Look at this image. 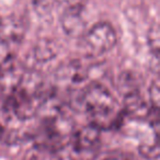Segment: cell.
<instances>
[{
    "instance_id": "6da1fadb",
    "label": "cell",
    "mask_w": 160,
    "mask_h": 160,
    "mask_svg": "<svg viewBox=\"0 0 160 160\" xmlns=\"http://www.w3.org/2000/svg\"><path fill=\"white\" fill-rule=\"evenodd\" d=\"M79 104L90 120V124L100 131L115 127L122 121L123 110L114 96L99 82H91L80 91Z\"/></svg>"
},
{
    "instance_id": "7a4b0ae2",
    "label": "cell",
    "mask_w": 160,
    "mask_h": 160,
    "mask_svg": "<svg viewBox=\"0 0 160 160\" xmlns=\"http://www.w3.org/2000/svg\"><path fill=\"white\" fill-rule=\"evenodd\" d=\"M81 48L89 56H100L108 53L118 42L114 28L108 22H99L85 32L81 38Z\"/></svg>"
},
{
    "instance_id": "3957f363",
    "label": "cell",
    "mask_w": 160,
    "mask_h": 160,
    "mask_svg": "<svg viewBox=\"0 0 160 160\" xmlns=\"http://www.w3.org/2000/svg\"><path fill=\"white\" fill-rule=\"evenodd\" d=\"M89 77L88 70L78 60H72L64 64L58 68L56 72V80L60 87L66 89H71L76 86L82 85Z\"/></svg>"
},
{
    "instance_id": "277c9868",
    "label": "cell",
    "mask_w": 160,
    "mask_h": 160,
    "mask_svg": "<svg viewBox=\"0 0 160 160\" xmlns=\"http://www.w3.org/2000/svg\"><path fill=\"white\" fill-rule=\"evenodd\" d=\"M25 34V25L20 18L9 16L0 21V42L14 47L22 42Z\"/></svg>"
},
{
    "instance_id": "5b68a950",
    "label": "cell",
    "mask_w": 160,
    "mask_h": 160,
    "mask_svg": "<svg viewBox=\"0 0 160 160\" xmlns=\"http://www.w3.org/2000/svg\"><path fill=\"white\" fill-rule=\"evenodd\" d=\"M60 22L64 32L70 38H80L87 31L86 20L83 18V9L64 10Z\"/></svg>"
},
{
    "instance_id": "8992f818",
    "label": "cell",
    "mask_w": 160,
    "mask_h": 160,
    "mask_svg": "<svg viewBox=\"0 0 160 160\" xmlns=\"http://www.w3.org/2000/svg\"><path fill=\"white\" fill-rule=\"evenodd\" d=\"M57 54V47L55 43L48 40L41 41L38 43L34 48V58L40 62H45L56 57Z\"/></svg>"
},
{
    "instance_id": "52a82bcc",
    "label": "cell",
    "mask_w": 160,
    "mask_h": 160,
    "mask_svg": "<svg viewBox=\"0 0 160 160\" xmlns=\"http://www.w3.org/2000/svg\"><path fill=\"white\" fill-rule=\"evenodd\" d=\"M118 85L123 97L139 92V82L133 72H123L118 79Z\"/></svg>"
},
{
    "instance_id": "ba28073f",
    "label": "cell",
    "mask_w": 160,
    "mask_h": 160,
    "mask_svg": "<svg viewBox=\"0 0 160 160\" xmlns=\"http://www.w3.org/2000/svg\"><path fill=\"white\" fill-rule=\"evenodd\" d=\"M139 153L146 159L156 160L159 156V148H158L157 137H155L152 140H147L142 142L139 146Z\"/></svg>"
},
{
    "instance_id": "9c48e42d",
    "label": "cell",
    "mask_w": 160,
    "mask_h": 160,
    "mask_svg": "<svg viewBox=\"0 0 160 160\" xmlns=\"http://www.w3.org/2000/svg\"><path fill=\"white\" fill-rule=\"evenodd\" d=\"M160 36H159V28L158 24H153L150 28L148 33V46L151 51V54L156 59H158V55H159V47H160Z\"/></svg>"
},
{
    "instance_id": "30bf717a",
    "label": "cell",
    "mask_w": 160,
    "mask_h": 160,
    "mask_svg": "<svg viewBox=\"0 0 160 160\" xmlns=\"http://www.w3.org/2000/svg\"><path fill=\"white\" fill-rule=\"evenodd\" d=\"M149 104L151 109L159 111V104H160V91H159V82L158 79L153 80L151 82V86L149 88Z\"/></svg>"
},
{
    "instance_id": "8fae6325",
    "label": "cell",
    "mask_w": 160,
    "mask_h": 160,
    "mask_svg": "<svg viewBox=\"0 0 160 160\" xmlns=\"http://www.w3.org/2000/svg\"><path fill=\"white\" fill-rule=\"evenodd\" d=\"M57 5L67 9H85L87 0H54Z\"/></svg>"
},
{
    "instance_id": "7c38bea8",
    "label": "cell",
    "mask_w": 160,
    "mask_h": 160,
    "mask_svg": "<svg viewBox=\"0 0 160 160\" xmlns=\"http://www.w3.org/2000/svg\"><path fill=\"white\" fill-rule=\"evenodd\" d=\"M103 160H135V159H133L132 157L126 155H113V156H110V157H107Z\"/></svg>"
},
{
    "instance_id": "4fadbf2b",
    "label": "cell",
    "mask_w": 160,
    "mask_h": 160,
    "mask_svg": "<svg viewBox=\"0 0 160 160\" xmlns=\"http://www.w3.org/2000/svg\"><path fill=\"white\" fill-rule=\"evenodd\" d=\"M3 136V126H2V123L0 122V138Z\"/></svg>"
}]
</instances>
